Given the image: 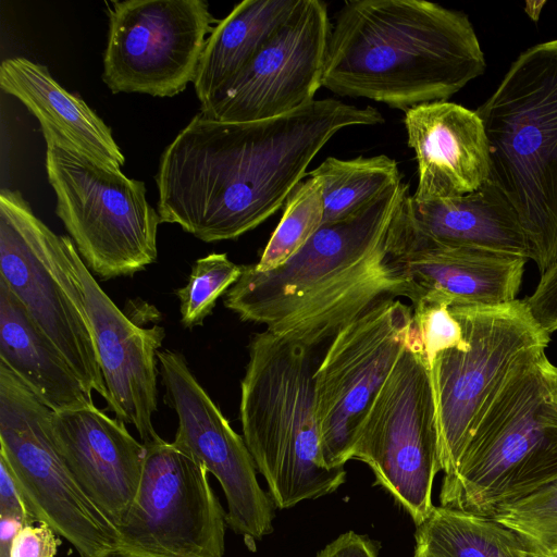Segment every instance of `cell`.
Instances as JSON below:
<instances>
[{"instance_id": "obj_1", "label": "cell", "mask_w": 557, "mask_h": 557, "mask_svg": "<svg viewBox=\"0 0 557 557\" xmlns=\"http://www.w3.org/2000/svg\"><path fill=\"white\" fill-rule=\"evenodd\" d=\"M383 122L374 107L333 98L251 122L218 121L199 112L161 154L156 174L160 222L178 224L206 243L235 239L287 201L338 131Z\"/></svg>"}, {"instance_id": "obj_36", "label": "cell", "mask_w": 557, "mask_h": 557, "mask_svg": "<svg viewBox=\"0 0 557 557\" xmlns=\"http://www.w3.org/2000/svg\"><path fill=\"white\" fill-rule=\"evenodd\" d=\"M549 555H550V557H557V550L552 553V554H549Z\"/></svg>"}, {"instance_id": "obj_5", "label": "cell", "mask_w": 557, "mask_h": 557, "mask_svg": "<svg viewBox=\"0 0 557 557\" xmlns=\"http://www.w3.org/2000/svg\"><path fill=\"white\" fill-rule=\"evenodd\" d=\"M240 382L243 438L276 508L337 491L346 470L324 461L310 348L267 330L250 339Z\"/></svg>"}, {"instance_id": "obj_29", "label": "cell", "mask_w": 557, "mask_h": 557, "mask_svg": "<svg viewBox=\"0 0 557 557\" xmlns=\"http://www.w3.org/2000/svg\"><path fill=\"white\" fill-rule=\"evenodd\" d=\"M492 517L527 536L545 553L556 552L557 480L498 508Z\"/></svg>"}, {"instance_id": "obj_4", "label": "cell", "mask_w": 557, "mask_h": 557, "mask_svg": "<svg viewBox=\"0 0 557 557\" xmlns=\"http://www.w3.org/2000/svg\"><path fill=\"white\" fill-rule=\"evenodd\" d=\"M545 350L519 359L485 401L441 506L492 517L557 480V367Z\"/></svg>"}, {"instance_id": "obj_22", "label": "cell", "mask_w": 557, "mask_h": 557, "mask_svg": "<svg viewBox=\"0 0 557 557\" xmlns=\"http://www.w3.org/2000/svg\"><path fill=\"white\" fill-rule=\"evenodd\" d=\"M405 208L414 226L440 243L530 260L519 216L490 178L475 191L459 197L416 201L409 193Z\"/></svg>"}, {"instance_id": "obj_17", "label": "cell", "mask_w": 557, "mask_h": 557, "mask_svg": "<svg viewBox=\"0 0 557 557\" xmlns=\"http://www.w3.org/2000/svg\"><path fill=\"white\" fill-rule=\"evenodd\" d=\"M70 257L83 288L99 364L115 418L132 424L144 444L159 438L152 416L158 410V351L165 336L159 325L141 327L127 318L97 283L74 242Z\"/></svg>"}, {"instance_id": "obj_20", "label": "cell", "mask_w": 557, "mask_h": 557, "mask_svg": "<svg viewBox=\"0 0 557 557\" xmlns=\"http://www.w3.org/2000/svg\"><path fill=\"white\" fill-rule=\"evenodd\" d=\"M405 113L408 146L418 161L413 200L463 196L490 178V147L475 111L454 102L436 101Z\"/></svg>"}, {"instance_id": "obj_21", "label": "cell", "mask_w": 557, "mask_h": 557, "mask_svg": "<svg viewBox=\"0 0 557 557\" xmlns=\"http://www.w3.org/2000/svg\"><path fill=\"white\" fill-rule=\"evenodd\" d=\"M0 87L20 99L47 129L77 152L114 170L124 154L110 127L77 96L66 91L45 65L23 57L5 59L0 65Z\"/></svg>"}, {"instance_id": "obj_16", "label": "cell", "mask_w": 557, "mask_h": 557, "mask_svg": "<svg viewBox=\"0 0 557 557\" xmlns=\"http://www.w3.org/2000/svg\"><path fill=\"white\" fill-rule=\"evenodd\" d=\"M331 32L323 1L298 0L255 57L200 106V113L218 121L251 122L309 104L322 87Z\"/></svg>"}, {"instance_id": "obj_13", "label": "cell", "mask_w": 557, "mask_h": 557, "mask_svg": "<svg viewBox=\"0 0 557 557\" xmlns=\"http://www.w3.org/2000/svg\"><path fill=\"white\" fill-rule=\"evenodd\" d=\"M412 313L400 299L381 302L341 330L318 362L315 407L329 468L350 460L357 429L408 343Z\"/></svg>"}, {"instance_id": "obj_2", "label": "cell", "mask_w": 557, "mask_h": 557, "mask_svg": "<svg viewBox=\"0 0 557 557\" xmlns=\"http://www.w3.org/2000/svg\"><path fill=\"white\" fill-rule=\"evenodd\" d=\"M407 190L400 182L350 216L323 223L278 269L243 265L224 306L243 321L314 350L385 300L414 305L423 292L401 268L391 237Z\"/></svg>"}, {"instance_id": "obj_10", "label": "cell", "mask_w": 557, "mask_h": 557, "mask_svg": "<svg viewBox=\"0 0 557 557\" xmlns=\"http://www.w3.org/2000/svg\"><path fill=\"white\" fill-rule=\"evenodd\" d=\"M53 411L0 362V458L38 522L78 557H116L117 528L76 481L53 438Z\"/></svg>"}, {"instance_id": "obj_30", "label": "cell", "mask_w": 557, "mask_h": 557, "mask_svg": "<svg viewBox=\"0 0 557 557\" xmlns=\"http://www.w3.org/2000/svg\"><path fill=\"white\" fill-rule=\"evenodd\" d=\"M449 306L447 300L432 294H423L412 305L413 322L429 364L438 352L465 344L461 325L451 314Z\"/></svg>"}, {"instance_id": "obj_23", "label": "cell", "mask_w": 557, "mask_h": 557, "mask_svg": "<svg viewBox=\"0 0 557 557\" xmlns=\"http://www.w3.org/2000/svg\"><path fill=\"white\" fill-rule=\"evenodd\" d=\"M0 362L55 413L95 405L92 393L1 278Z\"/></svg>"}, {"instance_id": "obj_11", "label": "cell", "mask_w": 557, "mask_h": 557, "mask_svg": "<svg viewBox=\"0 0 557 557\" xmlns=\"http://www.w3.org/2000/svg\"><path fill=\"white\" fill-rule=\"evenodd\" d=\"M449 310L465 344L438 352L429 364L444 476L454 473L478 413L508 371L550 342L524 299Z\"/></svg>"}, {"instance_id": "obj_24", "label": "cell", "mask_w": 557, "mask_h": 557, "mask_svg": "<svg viewBox=\"0 0 557 557\" xmlns=\"http://www.w3.org/2000/svg\"><path fill=\"white\" fill-rule=\"evenodd\" d=\"M297 1L244 0L214 26L193 82L201 104L255 57Z\"/></svg>"}, {"instance_id": "obj_9", "label": "cell", "mask_w": 557, "mask_h": 557, "mask_svg": "<svg viewBox=\"0 0 557 557\" xmlns=\"http://www.w3.org/2000/svg\"><path fill=\"white\" fill-rule=\"evenodd\" d=\"M350 460L366 463L418 525L433 509L442 471L429 363L413 322L397 363L359 424Z\"/></svg>"}, {"instance_id": "obj_6", "label": "cell", "mask_w": 557, "mask_h": 557, "mask_svg": "<svg viewBox=\"0 0 557 557\" xmlns=\"http://www.w3.org/2000/svg\"><path fill=\"white\" fill-rule=\"evenodd\" d=\"M475 112L490 180L516 210L543 274L557 263V39L521 52Z\"/></svg>"}, {"instance_id": "obj_12", "label": "cell", "mask_w": 557, "mask_h": 557, "mask_svg": "<svg viewBox=\"0 0 557 557\" xmlns=\"http://www.w3.org/2000/svg\"><path fill=\"white\" fill-rule=\"evenodd\" d=\"M145 447L116 557H223L226 511L206 467L162 437Z\"/></svg>"}, {"instance_id": "obj_8", "label": "cell", "mask_w": 557, "mask_h": 557, "mask_svg": "<svg viewBox=\"0 0 557 557\" xmlns=\"http://www.w3.org/2000/svg\"><path fill=\"white\" fill-rule=\"evenodd\" d=\"M71 243L41 222L20 191L1 189L0 278L85 387L108 403L83 288L70 257Z\"/></svg>"}, {"instance_id": "obj_27", "label": "cell", "mask_w": 557, "mask_h": 557, "mask_svg": "<svg viewBox=\"0 0 557 557\" xmlns=\"http://www.w3.org/2000/svg\"><path fill=\"white\" fill-rule=\"evenodd\" d=\"M324 199L320 181L300 182L285 202L283 215L255 268L265 272L295 257L323 224Z\"/></svg>"}, {"instance_id": "obj_14", "label": "cell", "mask_w": 557, "mask_h": 557, "mask_svg": "<svg viewBox=\"0 0 557 557\" xmlns=\"http://www.w3.org/2000/svg\"><path fill=\"white\" fill-rule=\"evenodd\" d=\"M213 23L203 0L113 1L103 82L112 92H182L195 79Z\"/></svg>"}, {"instance_id": "obj_25", "label": "cell", "mask_w": 557, "mask_h": 557, "mask_svg": "<svg viewBox=\"0 0 557 557\" xmlns=\"http://www.w3.org/2000/svg\"><path fill=\"white\" fill-rule=\"evenodd\" d=\"M413 557H550L493 517L434 506L416 525Z\"/></svg>"}, {"instance_id": "obj_35", "label": "cell", "mask_w": 557, "mask_h": 557, "mask_svg": "<svg viewBox=\"0 0 557 557\" xmlns=\"http://www.w3.org/2000/svg\"><path fill=\"white\" fill-rule=\"evenodd\" d=\"M23 523L10 516H0V557H10L13 540Z\"/></svg>"}, {"instance_id": "obj_18", "label": "cell", "mask_w": 557, "mask_h": 557, "mask_svg": "<svg viewBox=\"0 0 557 557\" xmlns=\"http://www.w3.org/2000/svg\"><path fill=\"white\" fill-rule=\"evenodd\" d=\"M403 196L391 237L401 268L422 289L450 306H498L515 301L527 258L440 243L411 222Z\"/></svg>"}, {"instance_id": "obj_34", "label": "cell", "mask_w": 557, "mask_h": 557, "mask_svg": "<svg viewBox=\"0 0 557 557\" xmlns=\"http://www.w3.org/2000/svg\"><path fill=\"white\" fill-rule=\"evenodd\" d=\"M314 557H380V544L368 535L347 531L324 546Z\"/></svg>"}, {"instance_id": "obj_15", "label": "cell", "mask_w": 557, "mask_h": 557, "mask_svg": "<svg viewBox=\"0 0 557 557\" xmlns=\"http://www.w3.org/2000/svg\"><path fill=\"white\" fill-rule=\"evenodd\" d=\"M157 357L164 403L178 420L172 443L219 481L226 498L227 527L255 552L257 542L274 530L276 506L258 482L257 467L243 436L231 426L182 354L165 349Z\"/></svg>"}, {"instance_id": "obj_26", "label": "cell", "mask_w": 557, "mask_h": 557, "mask_svg": "<svg viewBox=\"0 0 557 557\" xmlns=\"http://www.w3.org/2000/svg\"><path fill=\"white\" fill-rule=\"evenodd\" d=\"M309 175L323 187V223L350 216L401 182L397 162L385 154L351 160L329 157Z\"/></svg>"}, {"instance_id": "obj_28", "label": "cell", "mask_w": 557, "mask_h": 557, "mask_svg": "<svg viewBox=\"0 0 557 557\" xmlns=\"http://www.w3.org/2000/svg\"><path fill=\"white\" fill-rule=\"evenodd\" d=\"M243 265L231 261L226 253H210L196 260L187 284L176 289L181 322L184 327L202 325L219 297L238 281Z\"/></svg>"}, {"instance_id": "obj_33", "label": "cell", "mask_w": 557, "mask_h": 557, "mask_svg": "<svg viewBox=\"0 0 557 557\" xmlns=\"http://www.w3.org/2000/svg\"><path fill=\"white\" fill-rule=\"evenodd\" d=\"M0 516L18 519L23 525L38 522L27 507L16 483L5 463L0 458Z\"/></svg>"}, {"instance_id": "obj_31", "label": "cell", "mask_w": 557, "mask_h": 557, "mask_svg": "<svg viewBox=\"0 0 557 557\" xmlns=\"http://www.w3.org/2000/svg\"><path fill=\"white\" fill-rule=\"evenodd\" d=\"M524 300L546 333L557 331V263L541 275L534 293Z\"/></svg>"}, {"instance_id": "obj_32", "label": "cell", "mask_w": 557, "mask_h": 557, "mask_svg": "<svg viewBox=\"0 0 557 557\" xmlns=\"http://www.w3.org/2000/svg\"><path fill=\"white\" fill-rule=\"evenodd\" d=\"M58 534L44 522L23 525L15 535L10 557H55Z\"/></svg>"}, {"instance_id": "obj_7", "label": "cell", "mask_w": 557, "mask_h": 557, "mask_svg": "<svg viewBox=\"0 0 557 557\" xmlns=\"http://www.w3.org/2000/svg\"><path fill=\"white\" fill-rule=\"evenodd\" d=\"M41 132L55 212L87 268L108 280L153 263L161 222L145 184L83 156L50 131Z\"/></svg>"}, {"instance_id": "obj_3", "label": "cell", "mask_w": 557, "mask_h": 557, "mask_svg": "<svg viewBox=\"0 0 557 557\" xmlns=\"http://www.w3.org/2000/svg\"><path fill=\"white\" fill-rule=\"evenodd\" d=\"M485 69L466 13L424 0H351L336 13L322 87L406 112L447 101Z\"/></svg>"}, {"instance_id": "obj_19", "label": "cell", "mask_w": 557, "mask_h": 557, "mask_svg": "<svg viewBox=\"0 0 557 557\" xmlns=\"http://www.w3.org/2000/svg\"><path fill=\"white\" fill-rule=\"evenodd\" d=\"M53 438L67 468L117 528L137 493L146 447L95 405L53 413Z\"/></svg>"}]
</instances>
